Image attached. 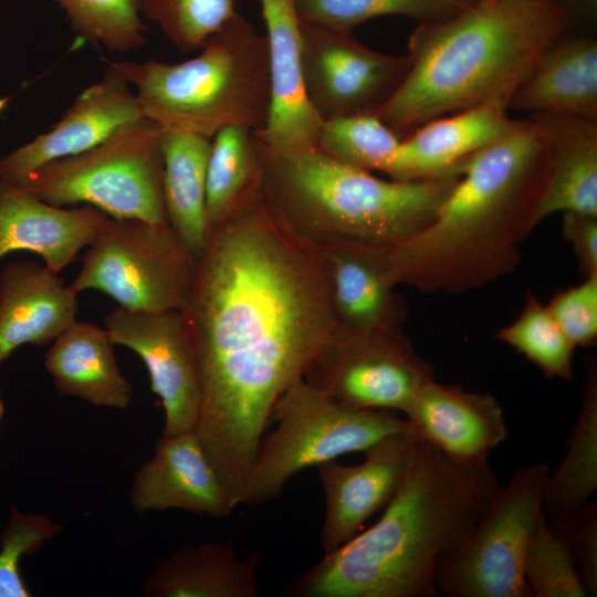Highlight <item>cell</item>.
<instances>
[{
    "instance_id": "6da1fadb",
    "label": "cell",
    "mask_w": 597,
    "mask_h": 597,
    "mask_svg": "<svg viewBox=\"0 0 597 597\" xmlns=\"http://www.w3.org/2000/svg\"><path fill=\"white\" fill-rule=\"evenodd\" d=\"M180 312L201 387L193 432L237 507L274 402L335 325L321 251L260 192L208 231Z\"/></svg>"
},
{
    "instance_id": "7a4b0ae2",
    "label": "cell",
    "mask_w": 597,
    "mask_h": 597,
    "mask_svg": "<svg viewBox=\"0 0 597 597\" xmlns=\"http://www.w3.org/2000/svg\"><path fill=\"white\" fill-rule=\"evenodd\" d=\"M501 484L489 464L452 462L418 439L380 519L325 553L285 597H433L436 573L486 511Z\"/></svg>"
},
{
    "instance_id": "3957f363",
    "label": "cell",
    "mask_w": 597,
    "mask_h": 597,
    "mask_svg": "<svg viewBox=\"0 0 597 597\" xmlns=\"http://www.w3.org/2000/svg\"><path fill=\"white\" fill-rule=\"evenodd\" d=\"M544 167L543 142L531 118L476 154L432 220L390 247L398 285L460 294L511 273Z\"/></svg>"
},
{
    "instance_id": "277c9868",
    "label": "cell",
    "mask_w": 597,
    "mask_h": 597,
    "mask_svg": "<svg viewBox=\"0 0 597 597\" xmlns=\"http://www.w3.org/2000/svg\"><path fill=\"white\" fill-rule=\"evenodd\" d=\"M568 30L557 6L474 0L453 17L419 23L405 78L376 114L400 138L422 124L475 106H507L544 50Z\"/></svg>"
},
{
    "instance_id": "5b68a950",
    "label": "cell",
    "mask_w": 597,
    "mask_h": 597,
    "mask_svg": "<svg viewBox=\"0 0 597 597\" xmlns=\"http://www.w3.org/2000/svg\"><path fill=\"white\" fill-rule=\"evenodd\" d=\"M259 148L264 199L316 247L339 241L397 245L432 220L459 179L386 180L317 148L294 155Z\"/></svg>"
},
{
    "instance_id": "8992f818",
    "label": "cell",
    "mask_w": 597,
    "mask_h": 597,
    "mask_svg": "<svg viewBox=\"0 0 597 597\" xmlns=\"http://www.w3.org/2000/svg\"><path fill=\"white\" fill-rule=\"evenodd\" d=\"M180 63L112 61L145 117L209 139L228 126L264 128L271 105L265 35L237 13Z\"/></svg>"
},
{
    "instance_id": "52a82bcc",
    "label": "cell",
    "mask_w": 597,
    "mask_h": 597,
    "mask_svg": "<svg viewBox=\"0 0 597 597\" xmlns=\"http://www.w3.org/2000/svg\"><path fill=\"white\" fill-rule=\"evenodd\" d=\"M271 421L275 428L260 439L241 504L272 501L296 473L411 429L389 410L350 408L302 378L276 399Z\"/></svg>"
},
{
    "instance_id": "ba28073f",
    "label": "cell",
    "mask_w": 597,
    "mask_h": 597,
    "mask_svg": "<svg viewBox=\"0 0 597 597\" xmlns=\"http://www.w3.org/2000/svg\"><path fill=\"white\" fill-rule=\"evenodd\" d=\"M163 132L144 116L88 150L36 168L15 185L54 206L84 203L114 219L168 223Z\"/></svg>"
},
{
    "instance_id": "9c48e42d",
    "label": "cell",
    "mask_w": 597,
    "mask_h": 597,
    "mask_svg": "<svg viewBox=\"0 0 597 597\" xmlns=\"http://www.w3.org/2000/svg\"><path fill=\"white\" fill-rule=\"evenodd\" d=\"M547 462L517 468L505 486L438 565L436 584L449 597H532L524 558L543 511Z\"/></svg>"
},
{
    "instance_id": "30bf717a",
    "label": "cell",
    "mask_w": 597,
    "mask_h": 597,
    "mask_svg": "<svg viewBox=\"0 0 597 597\" xmlns=\"http://www.w3.org/2000/svg\"><path fill=\"white\" fill-rule=\"evenodd\" d=\"M196 263L169 223L108 217L70 287L102 292L129 311H181Z\"/></svg>"
},
{
    "instance_id": "8fae6325",
    "label": "cell",
    "mask_w": 597,
    "mask_h": 597,
    "mask_svg": "<svg viewBox=\"0 0 597 597\" xmlns=\"http://www.w3.org/2000/svg\"><path fill=\"white\" fill-rule=\"evenodd\" d=\"M302 379L350 408L405 413L434 375L402 329L354 331L334 325Z\"/></svg>"
},
{
    "instance_id": "7c38bea8",
    "label": "cell",
    "mask_w": 597,
    "mask_h": 597,
    "mask_svg": "<svg viewBox=\"0 0 597 597\" xmlns=\"http://www.w3.org/2000/svg\"><path fill=\"white\" fill-rule=\"evenodd\" d=\"M302 77L306 97L324 122L377 114L405 78L409 57L360 43L353 31L301 21Z\"/></svg>"
},
{
    "instance_id": "4fadbf2b",
    "label": "cell",
    "mask_w": 597,
    "mask_h": 597,
    "mask_svg": "<svg viewBox=\"0 0 597 597\" xmlns=\"http://www.w3.org/2000/svg\"><path fill=\"white\" fill-rule=\"evenodd\" d=\"M104 325L115 345L132 349L144 363L164 410L161 436L193 431L201 387L181 312L146 313L117 306L105 316Z\"/></svg>"
},
{
    "instance_id": "5bb4252c",
    "label": "cell",
    "mask_w": 597,
    "mask_h": 597,
    "mask_svg": "<svg viewBox=\"0 0 597 597\" xmlns=\"http://www.w3.org/2000/svg\"><path fill=\"white\" fill-rule=\"evenodd\" d=\"M412 429L386 436L369 448L363 462L317 465L324 491L325 514L320 542L325 553L343 545L400 486L418 441Z\"/></svg>"
},
{
    "instance_id": "9a60e30c",
    "label": "cell",
    "mask_w": 597,
    "mask_h": 597,
    "mask_svg": "<svg viewBox=\"0 0 597 597\" xmlns=\"http://www.w3.org/2000/svg\"><path fill=\"white\" fill-rule=\"evenodd\" d=\"M144 116L133 86L108 65L48 132L0 157V180L19 184L36 168L88 150Z\"/></svg>"
},
{
    "instance_id": "2e32d148",
    "label": "cell",
    "mask_w": 597,
    "mask_h": 597,
    "mask_svg": "<svg viewBox=\"0 0 597 597\" xmlns=\"http://www.w3.org/2000/svg\"><path fill=\"white\" fill-rule=\"evenodd\" d=\"M266 29L271 105L259 144L276 155L316 148L323 121L304 90L301 60V20L296 0H259Z\"/></svg>"
},
{
    "instance_id": "e0dca14e",
    "label": "cell",
    "mask_w": 597,
    "mask_h": 597,
    "mask_svg": "<svg viewBox=\"0 0 597 597\" xmlns=\"http://www.w3.org/2000/svg\"><path fill=\"white\" fill-rule=\"evenodd\" d=\"M405 415L419 439L462 465L489 464L490 453L507 437L495 397L434 379L419 390Z\"/></svg>"
},
{
    "instance_id": "ac0fdd59",
    "label": "cell",
    "mask_w": 597,
    "mask_h": 597,
    "mask_svg": "<svg viewBox=\"0 0 597 597\" xmlns=\"http://www.w3.org/2000/svg\"><path fill=\"white\" fill-rule=\"evenodd\" d=\"M327 275L335 326L354 331L402 329L405 307L390 247L339 241L317 247Z\"/></svg>"
},
{
    "instance_id": "d6986e66",
    "label": "cell",
    "mask_w": 597,
    "mask_h": 597,
    "mask_svg": "<svg viewBox=\"0 0 597 597\" xmlns=\"http://www.w3.org/2000/svg\"><path fill=\"white\" fill-rule=\"evenodd\" d=\"M507 106L489 103L433 118L401 138L387 171L395 180L458 178L480 151L514 132Z\"/></svg>"
},
{
    "instance_id": "ffe728a7",
    "label": "cell",
    "mask_w": 597,
    "mask_h": 597,
    "mask_svg": "<svg viewBox=\"0 0 597 597\" xmlns=\"http://www.w3.org/2000/svg\"><path fill=\"white\" fill-rule=\"evenodd\" d=\"M545 167L526 221V237L547 217L597 216V119L566 114H535Z\"/></svg>"
},
{
    "instance_id": "44dd1931",
    "label": "cell",
    "mask_w": 597,
    "mask_h": 597,
    "mask_svg": "<svg viewBox=\"0 0 597 597\" xmlns=\"http://www.w3.org/2000/svg\"><path fill=\"white\" fill-rule=\"evenodd\" d=\"M129 501L139 514L184 510L223 517L234 509L193 431L157 440L151 458L134 474Z\"/></svg>"
},
{
    "instance_id": "7402d4cb",
    "label": "cell",
    "mask_w": 597,
    "mask_h": 597,
    "mask_svg": "<svg viewBox=\"0 0 597 597\" xmlns=\"http://www.w3.org/2000/svg\"><path fill=\"white\" fill-rule=\"evenodd\" d=\"M107 218L93 206H54L0 180V261L11 252L28 251L59 274L94 242Z\"/></svg>"
},
{
    "instance_id": "603a6c76",
    "label": "cell",
    "mask_w": 597,
    "mask_h": 597,
    "mask_svg": "<svg viewBox=\"0 0 597 597\" xmlns=\"http://www.w3.org/2000/svg\"><path fill=\"white\" fill-rule=\"evenodd\" d=\"M77 294L34 261L0 272V365L23 345L51 344L76 321Z\"/></svg>"
},
{
    "instance_id": "cb8c5ba5",
    "label": "cell",
    "mask_w": 597,
    "mask_h": 597,
    "mask_svg": "<svg viewBox=\"0 0 597 597\" xmlns=\"http://www.w3.org/2000/svg\"><path fill=\"white\" fill-rule=\"evenodd\" d=\"M509 108L597 119V41L566 30L541 54L512 95Z\"/></svg>"
},
{
    "instance_id": "d4e9b609",
    "label": "cell",
    "mask_w": 597,
    "mask_h": 597,
    "mask_svg": "<svg viewBox=\"0 0 597 597\" xmlns=\"http://www.w3.org/2000/svg\"><path fill=\"white\" fill-rule=\"evenodd\" d=\"M107 329L75 321L49 347L44 367L60 395L95 407L126 409L133 387L122 373Z\"/></svg>"
},
{
    "instance_id": "484cf974",
    "label": "cell",
    "mask_w": 597,
    "mask_h": 597,
    "mask_svg": "<svg viewBox=\"0 0 597 597\" xmlns=\"http://www.w3.org/2000/svg\"><path fill=\"white\" fill-rule=\"evenodd\" d=\"M260 551L248 559L232 543L185 545L158 564L143 584L146 597H258Z\"/></svg>"
},
{
    "instance_id": "4316f807",
    "label": "cell",
    "mask_w": 597,
    "mask_h": 597,
    "mask_svg": "<svg viewBox=\"0 0 597 597\" xmlns=\"http://www.w3.org/2000/svg\"><path fill=\"white\" fill-rule=\"evenodd\" d=\"M161 149L167 221L198 259L207 240L206 180L211 139L164 129Z\"/></svg>"
},
{
    "instance_id": "83f0119b",
    "label": "cell",
    "mask_w": 597,
    "mask_h": 597,
    "mask_svg": "<svg viewBox=\"0 0 597 597\" xmlns=\"http://www.w3.org/2000/svg\"><path fill=\"white\" fill-rule=\"evenodd\" d=\"M261 177L253 129L228 126L212 137L206 180L207 233L261 192Z\"/></svg>"
},
{
    "instance_id": "f1b7e54d",
    "label": "cell",
    "mask_w": 597,
    "mask_h": 597,
    "mask_svg": "<svg viewBox=\"0 0 597 597\" xmlns=\"http://www.w3.org/2000/svg\"><path fill=\"white\" fill-rule=\"evenodd\" d=\"M597 489V368L589 362L577 419L566 440V453L549 471L543 511L547 520L572 513L587 503Z\"/></svg>"
},
{
    "instance_id": "f546056e",
    "label": "cell",
    "mask_w": 597,
    "mask_h": 597,
    "mask_svg": "<svg viewBox=\"0 0 597 597\" xmlns=\"http://www.w3.org/2000/svg\"><path fill=\"white\" fill-rule=\"evenodd\" d=\"M401 138L376 114L324 121L316 148L347 166L387 174Z\"/></svg>"
},
{
    "instance_id": "4dcf8cb0",
    "label": "cell",
    "mask_w": 597,
    "mask_h": 597,
    "mask_svg": "<svg viewBox=\"0 0 597 597\" xmlns=\"http://www.w3.org/2000/svg\"><path fill=\"white\" fill-rule=\"evenodd\" d=\"M495 338L534 364L547 378L570 380L576 349L555 318L532 292H527L523 310L510 324L500 328Z\"/></svg>"
},
{
    "instance_id": "1f68e13d",
    "label": "cell",
    "mask_w": 597,
    "mask_h": 597,
    "mask_svg": "<svg viewBox=\"0 0 597 597\" xmlns=\"http://www.w3.org/2000/svg\"><path fill=\"white\" fill-rule=\"evenodd\" d=\"M474 0H296L300 20L305 23L353 31L370 19L402 15L419 23L449 19Z\"/></svg>"
},
{
    "instance_id": "d6a6232c",
    "label": "cell",
    "mask_w": 597,
    "mask_h": 597,
    "mask_svg": "<svg viewBox=\"0 0 597 597\" xmlns=\"http://www.w3.org/2000/svg\"><path fill=\"white\" fill-rule=\"evenodd\" d=\"M73 31L92 45L128 52L145 44L144 0H54Z\"/></svg>"
},
{
    "instance_id": "836d02e7",
    "label": "cell",
    "mask_w": 597,
    "mask_h": 597,
    "mask_svg": "<svg viewBox=\"0 0 597 597\" xmlns=\"http://www.w3.org/2000/svg\"><path fill=\"white\" fill-rule=\"evenodd\" d=\"M142 14L188 53L199 50L237 12L234 0H144Z\"/></svg>"
},
{
    "instance_id": "e575fe53",
    "label": "cell",
    "mask_w": 597,
    "mask_h": 597,
    "mask_svg": "<svg viewBox=\"0 0 597 597\" xmlns=\"http://www.w3.org/2000/svg\"><path fill=\"white\" fill-rule=\"evenodd\" d=\"M524 577L532 597H587L574 557L551 528L543 512L524 558Z\"/></svg>"
},
{
    "instance_id": "d590c367",
    "label": "cell",
    "mask_w": 597,
    "mask_h": 597,
    "mask_svg": "<svg viewBox=\"0 0 597 597\" xmlns=\"http://www.w3.org/2000/svg\"><path fill=\"white\" fill-rule=\"evenodd\" d=\"M62 531L63 525L48 514L11 507L0 535V597L32 595L20 573L21 558L39 552Z\"/></svg>"
},
{
    "instance_id": "8d00e7d4",
    "label": "cell",
    "mask_w": 597,
    "mask_h": 597,
    "mask_svg": "<svg viewBox=\"0 0 597 597\" xmlns=\"http://www.w3.org/2000/svg\"><path fill=\"white\" fill-rule=\"evenodd\" d=\"M546 306L575 348L596 344L597 274L556 292Z\"/></svg>"
},
{
    "instance_id": "74e56055",
    "label": "cell",
    "mask_w": 597,
    "mask_h": 597,
    "mask_svg": "<svg viewBox=\"0 0 597 597\" xmlns=\"http://www.w3.org/2000/svg\"><path fill=\"white\" fill-rule=\"evenodd\" d=\"M551 528L572 553L588 596L597 595V504L583 507L554 520Z\"/></svg>"
},
{
    "instance_id": "f35d334b",
    "label": "cell",
    "mask_w": 597,
    "mask_h": 597,
    "mask_svg": "<svg viewBox=\"0 0 597 597\" xmlns=\"http://www.w3.org/2000/svg\"><path fill=\"white\" fill-rule=\"evenodd\" d=\"M562 231L584 275L597 274V216L563 213Z\"/></svg>"
},
{
    "instance_id": "ab89813d",
    "label": "cell",
    "mask_w": 597,
    "mask_h": 597,
    "mask_svg": "<svg viewBox=\"0 0 597 597\" xmlns=\"http://www.w3.org/2000/svg\"><path fill=\"white\" fill-rule=\"evenodd\" d=\"M557 6L570 30L596 21L597 0H558Z\"/></svg>"
},
{
    "instance_id": "60d3db41",
    "label": "cell",
    "mask_w": 597,
    "mask_h": 597,
    "mask_svg": "<svg viewBox=\"0 0 597 597\" xmlns=\"http://www.w3.org/2000/svg\"><path fill=\"white\" fill-rule=\"evenodd\" d=\"M4 415H6V404H4V399H3L2 392H1V390H0V428H1V426H2V421H3Z\"/></svg>"
},
{
    "instance_id": "b9f144b4",
    "label": "cell",
    "mask_w": 597,
    "mask_h": 597,
    "mask_svg": "<svg viewBox=\"0 0 597 597\" xmlns=\"http://www.w3.org/2000/svg\"><path fill=\"white\" fill-rule=\"evenodd\" d=\"M537 1H541V2H544V3H547V4H553V6L558 4V0H537Z\"/></svg>"
}]
</instances>
